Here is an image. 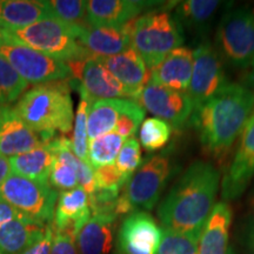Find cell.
Masks as SVG:
<instances>
[{
  "instance_id": "8992f818",
  "label": "cell",
  "mask_w": 254,
  "mask_h": 254,
  "mask_svg": "<svg viewBox=\"0 0 254 254\" xmlns=\"http://www.w3.org/2000/svg\"><path fill=\"white\" fill-rule=\"evenodd\" d=\"M78 34L79 31L57 18L44 19L23 28L0 31V37L17 41L65 63L85 60L92 57L79 43Z\"/></svg>"
},
{
  "instance_id": "d6a6232c",
  "label": "cell",
  "mask_w": 254,
  "mask_h": 254,
  "mask_svg": "<svg viewBox=\"0 0 254 254\" xmlns=\"http://www.w3.org/2000/svg\"><path fill=\"white\" fill-rule=\"evenodd\" d=\"M172 127L164 120L158 118H147L140 126L139 140L147 152L160 150L170 141Z\"/></svg>"
},
{
  "instance_id": "60d3db41",
  "label": "cell",
  "mask_w": 254,
  "mask_h": 254,
  "mask_svg": "<svg viewBox=\"0 0 254 254\" xmlns=\"http://www.w3.org/2000/svg\"><path fill=\"white\" fill-rule=\"evenodd\" d=\"M21 217H25V215L19 213L13 207H11L8 204H6L2 200H0V227L6 224V222Z\"/></svg>"
},
{
  "instance_id": "f6af8a7d",
  "label": "cell",
  "mask_w": 254,
  "mask_h": 254,
  "mask_svg": "<svg viewBox=\"0 0 254 254\" xmlns=\"http://www.w3.org/2000/svg\"><path fill=\"white\" fill-rule=\"evenodd\" d=\"M228 254H234V252L232 250H228Z\"/></svg>"
},
{
  "instance_id": "9c48e42d",
  "label": "cell",
  "mask_w": 254,
  "mask_h": 254,
  "mask_svg": "<svg viewBox=\"0 0 254 254\" xmlns=\"http://www.w3.org/2000/svg\"><path fill=\"white\" fill-rule=\"evenodd\" d=\"M0 56L4 57L27 84L67 80L72 78L67 63L0 37Z\"/></svg>"
},
{
  "instance_id": "ac0fdd59",
  "label": "cell",
  "mask_w": 254,
  "mask_h": 254,
  "mask_svg": "<svg viewBox=\"0 0 254 254\" xmlns=\"http://www.w3.org/2000/svg\"><path fill=\"white\" fill-rule=\"evenodd\" d=\"M131 23L123 26H90L79 32L78 40L92 56L111 57L131 47Z\"/></svg>"
},
{
  "instance_id": "44dd1931",
  "label": "cell",
  "mask_w": 254,
  "mask_h": 254,
  "mask_svg": "<svg viewBox=\"0 0 254 254\" xmlns=\"http://www.w3.org/2000/svg\"><path fill=\"white\" fill-rule=\"evenodd\" d=\"M49 224L21 217L0 227V254H20L41 240Z\"/></svg>"
},
{
  "instance_id": "484cf974",
  "label": "cell",
  "mask_w": 254,
  "mask_h": 254,
  "mask_svg": "<svg viewBox=\"0 0 254 254\" xmlns=\"http://www.w3.org/2000/svg\"><path fill=\"white\" fill-rule=\"evenodd\" d=\"M56 159L51 171L49 184L55 190H69L79 186L78 165L79 159L71 148V140L60 135L55 138Z\"/></svg>"
},
{
  "instance_id": "7a4b0ae2",
  "label": "cell",
  "mask_w": 254,
  "mask_h": 254,
  "mask_svg": "<svg viewBox=\"0 0 254 254\" xmlns=\"http://www.w3.org/2000/svg\"><path fill=\"white\" fill-rule=\"evenodd\" d=\"M254 111V92L244 84L228 82L220 92L193 111L190 125L202 147L221 155L241 135Z\"/></svg>"
},
{
  "instance_id": "d4e9b609",
  "label": "cell",
  "mask_w": 254,
  "mask_h": 254,
  "mask_svg": "<svg viewBox=\"0 0 254 254\" xmlns=\"http://www.w3.org/2000/svg\"><path fill=\"white\" fill-rule=\"evenodd\" d=\"M55 18L46 1L36 0H0V31L23 28Z\"/></svg>"
},
{
  "instance_id": "5bb4252c",
  "label": "cell",
  "mask_w": 254,
  "mask_h": 254,
  "mask_svg": "<svg viewBox=\"0 0 254 254\" xmlns=\"http://www.w3.org/2000/svg\"><path fill=\"white\" fill-rule=\"evenodd\" d=\"M163 237V228L150 214L134 211L124 219L118 233V252L154 254Z\"/></svg>"
},
{
  "instance_id": "8fae6325",
  "label": "cell",
  "mask_w": 254,
  "mask_h": 254,
  "mask_svg": "<svg viewBox=\"0 0 254 254\" xmlns=\"http://www.w3.org/2000/svg\"><path fill=\"white\" fill-rule=\"evenodd\" d=\"M136 103L176 131H182L190 125L194 111V105L187 92L170 90L152 81L146 85Z\"/></svg>"
},
{
  "instance_id": "74e56055",
  "label": "cell",
  "mask_w": 254,
  "mask_h": 254,
  "mask_svg": "<svg viewBox=\"0 0 254 254\" xmlns=\"http://www.w3.org/2000/svg\"><path fill=\"white\" fill-rule=\"evenodd\" d=\"M53 227V225H52ZM53 243L51 254H78L77 237L69 231L56 230L53 227Z\"/></svg>"
},
{
  "instance_id": "9a60e30c",
  "label": "cell",
  "mask_w": 254,
  "mask_h": 254,
  "mask_svg": "<svg viewBox=\"0 0 254 254\" xmlns=\"http://www.w3.org/2000/svg\"><path fill=\"white\" fill-rule=\"evenodd\" d=\"M95 57L123 85L127 98L138 100L142 90L151 80V72L140 55L129 47L125 52L116 56Z\"/></svg>"
},
{
  "instance_id": "bcb514c9",
  "label": "cell",
  "mask_w": 254,
  "mask_h": 254,
  "mask_svg": "<svg viewBox=\"0 0 254 254\" xmlns=\"http://www.w3.org/2000/svg\"><path fill=\"white\" fill-rule=\"evenodd\" d=\"M118 254H123V253H119V252H118Z\"/></svg>"
},
{
  "instance_id": "b9f144b4",
  "label": "cell",
  "mask_w": 254,
  "mask_h": 254,
  "mask_svg": "<svg viewBox=\"0 0 254 254\" xmlns=\"http://www.w3.org/2000/svg\"><path fill=\"white\" fill-rule=\"evenodd\" d=\"M245 244L251 254H254V219L247 224L245 230Z\"/></svg>"
},
{
  "instance_id": "30bf717a",
  "label": "cell",
  "mask_w": 254,
  "mask_h": 254,
  "mask_svg": "<svg viewBox=\"0 0 254 254\" xmlns=\"http://www.w3.org/2000/svg\"><path fill=\"white\" fill-rule=\"evenodd\" d=\"M228 84L224 65L217 50L204 40L193 51V69L187 88L194 110L214 97Z\"/></svg>"
},
{
  "instance_id": "277c9868",
  "label": "cell",
  "mask_w": 254,
  "mask_h": 254,
  "mask_svg": "<svg viewBox=\"0 0 254 254\" xmlns=\"http://www.w3.org/2000/svg\"><path fill=\"white\" fill-rule=\"evenodd\" d=\"M176 172L177 165L171 148L146 158L122 190L117 206L118 217L153 208Z\"/></svg>"
},
{
  "instance_id": "7c38bea8",
  "label": "cell",
  "mask_w": 254,
  "mask_h": 254,
  "mask_svg": "<svg viewBox=\"0 0 254 254\" xmlns=\"http://www.w3.org/2000/svg\"><path fill=\"white\" fill-rule=\"evenodd\" d=\"M67 64L72 78L79 81L78 90L86 95L92 104L98 100L127 98L123 85L95 56Z\"/></svg>"
},
{
  "instance_id": "836d02e7",
  "label": "cell",
  "mask_w": 254,
  "mask_h": 254,
  "mask_svg": "<svg viewBox=\"0 0 254 254\" xmlns=\"http://www.w3.org/2000/svg\"><path fill=\"white\" fill-rule=\"evenodd\" d=\"M200 234H184L163 228V237L154 254H198Z\"/></svg>"
},
{
  "instance_id": "ffe728a7",
  "label": "cell",
  "mask_w": 254,
  "mask_h": 254,
  "mask_svg": "<svg viewBox=\"0 0 254 254\" xmlns=\"http://www.w3.org/2000/svg\"><path fill=\"white\" fill-rule=\"evenodd\" d=\"M193 69V51L179 47L151 69V80L154 84L173 91L187 92Z\"/></svg>"
},
{
  "instance_id": "e575fe53",
  "label": "cell",
  "mask_w": 254,
  "mask_h": 254,
  "mask_svg": "<svg viewBox=\"0 0 254 254\" xmlns=\"http://www.w3.org/2000/svg\"><path fill=\"white\" fill-rule=\"evenodd\" d=\"M141 163L140 142L136 140L134 136L126 139L118 157H117L114 166L124 177L131 179V177L136 172V170L140 167Z\"/></svg>"
},
{
  "instance_id": "3957f363",
  "label": "cell",
  "mask_w": 254,
  "mask_h": 254,
  "mask_svg": "<svg viewBox=\"0 0 254 254\" xmlns=\"http://www.w3.org/2000/svg\"><path fill=\"white\" fill-rule=\"evenodd\" d=\"M20 118L46 142L71 131L74 119L68 80L40 84L21 95L14 106Z\"/></svg>"
},
{
  "instance_id": "4fadbf2b",
  "label": "cell",
  "mask_w": 254,
  "mask_h": 254,
  "mask_svg": "<svg viewBox=\"0 0 254 254\" xmlns=\"http://www.w3.org/2000/svg\"><path fill=\"white\" fill-rule=\"evenodd\" d=\"M254 176V111L240 135L238 148L221 183L224 200L241 196Z\"/></svg>"
},
{
  "instance_id": "8d00e7d4",
  "label": "cell",
  "mask_w": 254,
  "mask_h": 254,
  "mask_svg": "<svg viewBox=\"0 0 254 254\" xmlns=\"http://www.w3.org/2000/svg\"><path fill=\"white\" fill-rule=\"evenodd\" d=\"M95 190H122L128 183V178L124 177L114 165H107L94 170Z\"/></svg>"
},
{
  "instance_id": "52a82bcc",
  "label": "cell",
  "mask_w": 254,
  "mask_h": 254,
  "mask_svg": "<svg viewBox=\"0 0 254 254\" xmlns=\"http://www.w3.org/2000/svg\"><path fill=\"white\" fill-rule=\"evenodd\" d=\"M0 200L33 220L51 224L55 218L58 192L50 184H40L9 173L0 185Z\"/></svg>"
},
{
  "instance_id": "83f0119b",
  "label": "cell",
  "mask_w": 254,
  "mask_h": 254,
  "mask_svg": "<svg viewBox=\"0 0 254 254\" xmlns=\"http://www.w3.org/2000/svg\"><path fill=\"white\" fill-rule=\"evenodd\" d=\"M220 1L215 0H186L179 2L174 17L183 28L186 27L193 33H204L208 30Z\"/></svg>"
},
{
  "instance_id": "7bdbcfd3",
  "label": "cell",
  "mask_w": 254,
  "mask_h": 254,
  "mask_svg": "<svg viewBox=\"0 0 254 254\" xmlns=\"http://www.w3.org/2000/svg\"><path fill=\"white\" fill-rule=\"evenodd\" d=\"M11 173V167H9V160L7 158L0 155V185L4 183V180Z\"/></svg>"
},
{
  "instance_id": "d590c367",
  "label": "cell",
  "mask_w": 254,
  "mask_h": 254,
  "mask_svg": "<svg viewBox=\"0 0 254 254\" xmlns=\"http://www.w3.org/2000/svg\"><path fill=\"white\" fill-rule=\"evenodd\" d=\"M145 118V110L136 101L131 100L117 123L114 133L122 135L124 139L132 138L140 127Z\"/></svg>"
},
{
  "instance_id": "5b68a950",
  "label": "cell",
  "mask_w": 254,
  "mask_h": 254,
  "mask_svg": "<svg viewBox=\"0 0 254 254\" xmlns=\"http://www.w3.org/2000/svg\"><path fill=\"white\" fill-rule=\"evenodd\" d=\"M185 43L184 28L174 14L154 9L132 21L131 47L153 69Z\"/></svg>"
},
{
  "instance_id": "ba28073f",
  "label": "cell",
  "mask_w": 254,
  "mask_h": 254,
  "mask_svg": "<svg viewBox=\"0 0 254 254\" xmlns=\"http://www.w3.org/2000/svg\"><path fill=\"white\" fill-rule=\"evenodd\" d=\"M215 41L221 60L236 68H249L254 58V12L236 8L225 13Z\"/></svg>"
},
{
  "instance_id": "2e32d148",
  "label": "cell",
  "mask_w": 254,
  "mask_h": 254,
  "mask_svg": "<svg viewBox=\"0 0 254 254\" xmlns=\"http://www.w3.org/2000/svg\"><path fill=\"white\" fill-rule=\"evenodd\" d=\"M46 142L31 128L14 107L0 106V155L17 157Z\"/></svg>"
},
{
  "instance_id": "ee69618b",
  "label": "cell",
  "mask_w": 254,
  "mask_h": 254,
  "mask_svg": "<svg viewBox=\"0 0 254 254\" xmlns=\"http://www.w3.org/2000/svg\"><path fill=\"white\" fill-rule=\"evenodd\" d=\"M249 72H247L246 77H245V86L247 87H254V58L252 60V64H251V66L249 67Z\"/></svg>"
},
{
  "instance_id": "1f68e13d",
  "label": "cell",
  "mask_w": 254,
  "mask_h": 254,
  "mask_svg": "<svg viewBox=\"0 0 254 254\" xmlns=\"http://www.w3.org/2000/svg\"><path fill=\"white\" fill-rule=\"evenodd\" d=\"M27 87V82L4 57L0 56V106L14 103Z\"/></svg>"
},
{
  "instance_id": "f35d334b",
  "label": "cell",
  "mask_w": 254,
  "mask_h": 254,
  "mask_svg": "<svg viewBox=\"0 0 254 254\" xmlns=\"http://www.w3.org/2000/svg\"><path fill=\"white\" fill-rule=\"evenodd\" d=\"M78 182L79 187L86 190L88 195H91L95 190L94 168L91 166L88 161L80 160V159H79L78 165Z\"/></svg>"
},
{
  "instance_id": "4dcf8cb0",
  "label": "cell",
  "mask_w": 254,
  "mask_h": 254,
  "mask_svg": "<svg viewBox=\"0 0 254 254\" xmlns=\"http://www.w3.org/2000/svg\"><path fill=\"white\" fill-rule=\"evenodd\" d=\"M79 93H80V100H79L77 112H75L71 148L78 159L88 161V142H90V139H88L87 118L88 110H90L92 103L82 92L79 91Z\"/></svg>"
},
{
  "instance_id": "ab89813d",
  "label": "cell",
  "mask_w": 254,
  "mask_h": 254,
  "mask_svg": "<svg viewBox=\"0 0 254 254\" xmlns=\"http://www.w3.org/2000/svg\"><path fill=\"white\" fill-rule=\"evenodd\" d=\"M53 227L52 222L49 224L47 226L46 234L41 240L38 241L37 244H34L33 246H31L30 249L24 251L20 254H51V249H52V243H53Z\"/></svg>"
},
{
  "instance_id": "e0dca14e",
  "label": "cell",
  "mask_w": 254,
  "mask_h": 254,
  "mask_svg": "<svg viewBox=\"0 0 254 254\" xmlns=\"http://www.w3.org/2000/svg\"><path fill=\"white\" fill-rule=\"evenodd\" d=\"M159 2L134 0H91L87 1L91 26H123L140 17L146 9Z\"/></svg>"
},
{
  "instance_id": "cb8c5ba5",
  "label": "cell",
  "mask_w": 254,
  "mask_h": 254,
  "mask_svg": "<svg viewBox=\"0 0 254 254\" xmlns=\"http://www.w3.org/2000/svg\"><path fill=\"white\" fill-rule=\"evenodd\" d=\"M118 217L92 215L77 236L80 254H109L113 246V237Z\"/></svg>"
},
{
  "instance_id": "4316f807",
  "label": "cell",
  "mask_w": 254,
  "mask_h": 254,
  "mask_svg": "<svg viewBox=\"0 0 254 254\" xmlns=\"http://www.w3.org/2000/svg\"><path fill=\"white\" fill-rule=\"evenodd\" d=\"M129 101H131L129 99H105L94 101L88 110V139L92 140L98 136L113 132L120 116L128 106Z\"/></svg>"
},
{
  "instance_id": "f1b7e54d",
  "label": "cell",
  "mask_w": 254,
  "mask_h": 254,
  "mask_svg": "<svg viewBox=\"0 0 254 254\" xmlns=\"http://www.w3.org/2000/svg\"><path fill=\"white\" fill-rule=\"evenodd\" d=\"M125 140L122 135L114 132L92 139L88 142V163L94 170L114 165Z\"/></svg>"
},
{
  "instance_id": "6da1fadb",
  "label": "cell",
  "mask_w": 254,
  "mask_h": 254,
  "mask_svg": "<svg viewBox=\"0 0 254 254\" xmlns=\"http://www.w3.org/2000/svg\"><path fill=\"white\" fill-rule=\"evenodd\" d=\"M220 173L211 163L194 161L180 176L158 207L163 228L200 234L215 206Z\"/></svg>"
},
{
  "instance_id": "7402d4cb",
  "label": "cell",
  "mask_w": 254,
  "mask_h": 254,
  "mask_svg": "<svg viewBox=\"0 0 254 254\" xmlns=\"http://www.w3.org/2000/svg\"><path fill=\"white\" fill-rule=\"evenodd\" d=\"M56 159L55 139L44 142L26 153L9 159L11 173L32 182L49 184L50 174Z\"/></svg>"
},
{
  "instance_id": "f546056e",
  "label": "cell",
  "mask_w": 254,
  "mask_h": 254,
  "mask_svg": "<svg viewBox=\"0 0 254 254\" xmlns=\"http://www.w3.org/2000/svg\"><path fill=\"white\" fill-rule=\"evenodd\" d=\"M55 18L80 32L91 26L88 21L87 1L82 0H52L46 1Z\"/></svg>"
},
{
  "instance_id": "603a6c76",
  "label": "cell",
  "mask_w": 254,
  "mask_h": 254,
  "mask_svg": "<svg viewBox=\"0 0 254 254\" xmlns=\"http://www.w3.org/2000/svg\"><path fill=\"white\" fill-rule=\"evenodd\" d=\"M232 208L227 202L215 204L199 237L198 254H228Z\"/></svg>"
},
{
  "instance_id": "d6986e66",
  "label": "cell",
  "mask_w": 254,
  "mask_h": 254,
  "mask_svg": "<svg viewBox=\"0 0 254 254\" xmlns=\"http://www.w3.org/2000/svg\"><path fill=\"white\" fill-rule=\"evenodd\" d=\"M91 214L88 194L78 186L59 192L52 225L56 230L69 231L77 237L82 226L90 220Z\"/></svg>"
}]
</instances>
